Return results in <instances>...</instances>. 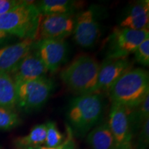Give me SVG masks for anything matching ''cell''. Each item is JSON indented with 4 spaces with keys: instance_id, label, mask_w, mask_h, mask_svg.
<instances>
[{
    "instance_id": "cell-1",
    "label": "cell",
    "mask_w": 149,
    "mask_h": 149,
    "mask_svg": "<svg viewBox=\"0 0 149 149\" xmlns=\"http://www.w3.org/2000/svg\"><path fill=\"white\" fill-rule=\"evenodd\" d=\"M100 64L88 55H79L61 70L60 78L64 84L79 95L98 93Z\"/></svg>"
},
{
    "instance_id": "cell-2",
    "label": "cell",
    "mask_w": 149,
    "mask_h": 149,
    "mask_svg": "<svg viewBox=\"0 0 149 149\" xmlns=\"http://www.w3.org/2000/svg\"><path fill=\"white\" fill-rule=\"evenodd\" d=\"M104 110V97L101 93L79 95L70 102L66 113L72 131L84 136L88 134L101 120Z\"/></svg>"
},
{
    "instance_id": "cell-3",
    "label": "cell",
    "mask_w": 149,
    "mask_h": 149,
    "mask_svg": "<svg viewBox=\"0 0 149 149\" xmlns=\"http://www.w3.org/2000/svg\"><path fill=\"white\" fill-rule=\"evenodd\" d=\"M109 93L112 103L128 109L137 107L149 96L148 72L132 68L117 80Z\"/></svg>"
},
{
    "instance_id": "cell-4",
    "label": "cell",
    "mask_w": 149,
    "mask_h": 149,
    "mask_svg": "<svg viewBox=\"0 0 149 149\" xmlns=\"http://www.w3.org/2000/svg\"><path fill=\"white\" fill-rule=\"evenodd\" d=\"M41 17L35 2L24 1L10 12L0 15V30L22 40L35 41Z\"/></svg>"
},
{
    "instance_id": "cell-5",
    "label": "cell",
    "mask_w": 149,
    "mask_h": 149,
    "mask_svg": "<svg viewBox=\"0 0 149 149\" xmlns=\"http://www.w3.org/2000/svg\"><path fill=\"white\" fill-rule=\"evenodd\" d=\"M15 84L17 106L26 112L41 109L47 102L55 88L54 81L46 76Z\"/></svg>"
},
{
    "instance_id": "cell-6",
    "label": "cell",
    "mask_w": 149,
    "mask_h": 149,
    "mask_svg": "<svg viewBox=\"0 0 149 149\" xmlns=\"http://www.w3.org/2000/svg\"><path fill=\"white\" fill-rule=\"evenodd\" d=\"M149 38L148 30L116 27L107 39V58H126Z\"/></svg>"
},
{
    "instance_id": "cell-7",
    "label": "cell",
    "mask_w": 149,
    "mask_h": 149,
    "mask_svg": "<svg viewBox=\"0 0 149 149\" xmlns=\"http://www.w3.org/2000/svg\"><path fill=\"white\" fill-rule=\"evenodd\" d=\"M75 14L42 15L35 41L65 40L73 33Z\"/></svg>"
},
{
    "instance_id": "cell-8",
    "label": "cell",
    "mask_w": 149,
    "mask_h": 149,
    "mask_svg": "<svg viewBox=\"0 0 149 149\" xmlns=\"http://www.w3.org/2000/svg\"><path fill=\"white\" fill-rule=\"evenodd\" d=\"M108 124L114 138L115 149H133L134 136L126 107L112 103Z\"/></svg>"
},
{
    "instance_id": "cell-9",
    "label": "cell",
    "mask_w": 149,
    "mask_h": 149,
    "mask_svg": "<svg viewBox=\"0 0 149 149\" xmlns=\"http://www.w3.org/2000/svg\"><path fill=\"white\" fill-rule=\"evenodd\" d=\"M72 34L75 42L81 47L89 48L95 46L100 39L101 31L93 9H87L75 15Z\"/></svg>"
},
{
    "instance_id": "cell-10",
    "label": "cell",
    "mask_w": 149,
    "mask_h": 149,
    "mask_svg": "<svg viewBox=\"0 0 149 149\" xmlns=\"http://www.w3.org/2000/svg\"><path fill=\"white\" fill-rule=\"evenodd\" d=\"M68 47L65 40H41L35 41L33 50L48 72H55L66 59Z\"/></svg>"
},
{
    "instance_id": "cell-11",
    "label": "cell",
    "mask_w": 149,
    "mask_h": 149,
    "mask_svg": "<svg viewBox=\"0 0 149 149\" xmlns=\"http://www.w3.org/2000/svg\"><path fill=\"white\" fill-rule=\"evenodd\" d=\"M133 62L126 58H106L100 64L98 76V93L109 91L124 73L133 68Z\"/></svg>"
},
{
    "instance_id": "cell-12",
    "label": "cell",
    "mask_w": 149,
    "mask_h": 149,
    "mask_svg": "<svg viewBox=\"0 0 149 149\" xmlns=\"http://www.w3.org/2000/svg\"><path fill=\"white\" fill-rule=\"evenodd\" d=\"M34 43V40L26 39L0 48V72L10 74L32 51Z\"/></svg>"
},
{
    "instance_id": "cell-13",
    "label": "cell",
    "mask_w": 149,
    "mask_h": 149,
    "mask_svg": "<svg viewBox=\"0 0 149 149\" xmlns=\"http://www.w3.org/2000/svg\"><path fill=\"white\" fill-rule=\"evenodd\" d=\"M48 70L36 53L32 50L10 74L15 84L33 81L46 77Z\"/></svg>"
},
{
    "instance_id": "cell-14",
    "label": "cell",
    "mask_w": 149,
    "mask_h": 149,
    "mask_svg": "<svg viewBox=\"0 0 149 149\" xmlns=\"http://www.w3.org/2000/svg\"><path fill=\"white\" fill-rule=\"evenodd\" d=\"M149 1H139L132 6L121 22L120 27L136 31L148 30Z\"/></svg>"
},
{
    "instance_id": "cell-15",
    "label": "cell",
    "mask_w": 149,
    "mask_h": 149,
    "mask_svg": "<svg viewBox=\"0 0 149 149\" xmlns=\"http://www.w3.org/2000/svg\"><path fill=\"white\" fill-rule=\"evenodd\" d=\"M86 142L91 149H115V140L108 122L100 123L89 131Z\"/></svg>"
},
{
    "instance_id": "cell-16",
    "label": "cell",
    "mask_w": 149,
    "mask_h": 149,
    "mask_svg": "<svg viewBox=\"0 0 149 149\" xmlns=\"http://www.w3.org/2000/svg\"><path fill=\"white\" fill-rule=\"evenodd\" d=\"M42 15L75 14L82 8V1L72 0H42L35 2Z\"/></svg>"
},
{
    "instance_id": "cell-17",
    "label": "cell",
    "mask_w": 149,
    "mask_h": 149,
    "mask_svg": "<svg viewBox=\"0 0 149 149\" xmlns=\"http://www.w3.org/2000/svg\"><path fill=\"white\" fill-rule=\"evenodd\" d=\"M16 106L15 82L10 74L0 72V107L13 109Z\"/></svg>"
},
{
    "instance_id": "cell-18",
    "label": "cell",
    "mask_w": 149,
    "mask_h": 149,
    "mask_svg": "<svg viewBox=\"0 0 149 149\" xmlns=\"http://www.w3.org/2000/svg\"><path fill=\"white\" fill-rule=\"evenodd\" d=\"M46 135V124H37L31 128L29 134L17 138L15 140V143L19 148L21 149L42 146L45 142Z\"/></svg>"
},
{
    "instance_id": "cell-19",
    "label": "cell",
    "mask_w": 149,
    "mask_h": 149,
    "mask_svg": "<svg viewBox=\"0 0 149 149\" xmlns=\"http://www.w3.org/2000/svg\"><path fill=\"white\" fill-rule=\"evenodd\" d=\"M127 109L128 116L133 136L139 133L141 126L149 119V96L139 105L133 109Z\"/></svg>"
},
{
    "instance_id": "cell-20",
    "label": "cell",
    "mask_w": 149,
    "mask_h": 149,
    "mask_svg": "<svg viewBox=\"0 0 149 149\" xmlns=\"http://www.w3.org/2000/svg\"><path fill=\"white\" fill-rule=\"evenodd\" d=\"M19 123V117L13 109L0 107V129L10 130Z\"/></svg>"
},
{
    "instance_id": "cell-21",
    "label": "cell",
    "mask_w": 149,
    "mask_h": 149,
    "mask_svg": "<svg viewBox=\"0 0 149 149\" xmlns=\"http://www.w3.org/2000/svg\"><path fill=\"white\" fill-rule=\"evenodd\" d=\"M46 135L44 144L47 147H55L60 145L65 139L64 135L57 128L53 121H49L46 124Z\"/></svg>"
},
{
    "instance_id": "cell-22",
    "label": "cell",
    "mask_w": 149,
    "mask_h": 149,
    "mask_svg": "<svg viewBox=\"0 0 149 149\" xmlns=\"http://www.w3.org/2000/svg\"><path fill=\"white\" fill-rule=\"evenodd\" d=\"M135 59L144 66H149V38L145 40L135 51Z\"/></svg>"
},
{
    "instance_id": "cell-23",
    "label": "cell",
    "mask_w": 149,
    "mask_h": 149,
    "mask_svg": "<svg viewBox=\"0 0 149 149\" xmlns=\"http://www.w3.org/2000/svg\"><path fill=\"white\" fill-rule=\"evenodd\" d=\"M67 135L64 141L59 146L55 147H47L46 146H37L34 147H29L24 149H74L75 143L73 139V132L69 126H67Z\"/></svg>"
},
{
    "instance_id": "cell-24",
    "label": "cell",
    "mask_w": 149,
    "mask_h": 149,
    "mask_svg": "<svg viewBox=\"0 0 149 149\" xmlns=\"http://www.w3.org/2000/svg\"><path fill=\"white\" fill-rule=\"evenodd\" d=\"M149 142V119L146 120L139 130L137 149H146Z\"/></svg>"
},
{
    "instance_id": "cell-25",
    "label": "cell",
    "mask_w": 149,
    "mask_h": 149,
    "mask_svg": "<svg viewBox=\"0 0 149 149\" xmlns=\"http://www.w3.org/2000/svg\"><path fill=\"white\" fill-rule=\"evenodd\" d=\"M23 2L24 0H0V15L10 12Z\"/></svg>"
},
{
    "instance_id": "cell-26",
    "label": "cell",
    "mask_w": 149,
    "mask_h": 149,
    "mask_svg": "<svg viewBox=\"0 0 149 149\" xmlns=\"http://www.w3.org/2000/svg\"><path fill=\"white\" fill-rule=\"evenodd\" d=\"M8 35H9L7 34L6 33L3 32V31H1V30H0V42H3V41L8 36Z\"/></svg>"
}]
</instances>
